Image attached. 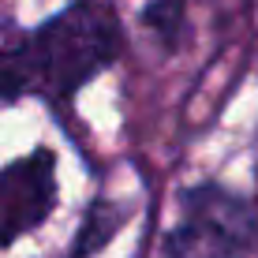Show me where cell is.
<instances>
[{
	"mask_svg": "<svg viewBox=\"0 0 258 258\" xmlns=\"http://www.w3.org/2000/svg\"><path fill=\"white\" fill-rule=\"evenodd\" d=\"M56 206V154L34 150L0 168V247L45 225Z\"/></svg>",
	"mask_w": 258,
	"mask_h": 258,
	"instance_id": "3",
	"label": "cell"
},
{
	"mask_svg": "<svg viewBox=\"0 0 258 258\" xmlns=\"http://www.w3.org/2000/svg\"><path fill=\"white\" fill-rule=\"evenodd\" d=\"M258 213L221 183H195L180 195V221L165 239V258H251Z\"/></svg>",
	"mask_w": 258,
	"mask_h": 258,
	"instance_id": "2",
	"label": "cell"
},
{
	"mask_svg": "<svg viewBox=\"0 0 258 258\" xmlns=\"http://www.w3.org/2000/svg\"><path fill=\"white\" fill-rule=\"evenodd\" d=\"M120 23L97 0H75L38 30L0 45V101L26 94L68 101L120 56Z\"/></svg>",
	"mask_w": 258,
	"mask_h": 258,
	"instance_id": "1",
	"label": "cell"
},
{
	"mask_svg": "<svg viewBox=\"0 0 258 258\" xmlns=\"http://www.w3.org/2000/svg\"><path fill=\"white\" fill-rule=\"evenodd\" d=\"M123 217H127V210H120L116 202H109V199H97L94 206L86 210V221H83V228H79L71 258H86L90 251H101V247L112 239V232L120 228Z\"/></svg>",
	"mask_w": 258,
	"mask_h": 258,
	"instance_id": "4",
	"label": "cell"
},
{
	"mask_svg": "<svg viewBox=\"0 0 258 258\" xmlns=\"http://www.w3.org/2000/svg\"><path fill=\"white\" fill-rule=\"evenodd\" d=\"M183 8H187V0H154V4H146V12H142V23L172 49L176 38H180V30H183Z\"/></svg>",
	"mask_w": 258,
	"mask_h": 258,
	"instance_id": "5",
	"label": "cell"
}]
</instances>
